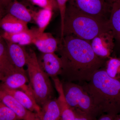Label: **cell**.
Here are the masks:
<instances>
[{"label":"cell","mask_w":120,"mask_h":120,"mask_svg":"<svg viewBox=\"0 0 120 120\" xmlns=\"http://www.w3.org/2000/svg\"><path fill=\"white\" fill-rule=\"evenodd\" d=\"M1 80H2V79H1V77H0V82L1 81Z\"/></svg>","instance_id":"33"},{"label":"cell","mask_w":120,"mask_h":120,"mask_svg":"<svg viewBox=\"0 0 120 120\" xmlns=\"http://www.w3.org/2000/svg\"><path fill=\"white\" fill-rule=\"evenodd\" d=\"M8 54L12 64L17 68L24 69L26 64L27 52L23 46L7 42Z\"/></svg>","instance_id":"14"},{"label":"cell","mask_w":120,"mask_h":120,"mask_svg":"<svg viewBox=\"0 0 120 120\" xmlns=\"http://www.w3.org/2000/svg\"><path fill=\"white\" fill-rule=\"evenodd\" d=\"M113 120H120V114H118L113 117Z\"/></svg>","instance_id":"29"},{"label":"cell","mask_w":120,"mask_h":120,"mask_svg":"<svg viewBox=\"0 0 120 120\" xmlns=\"http://www.w3.org/2000/svg\"><path fill=\"white\" fill-rule=\"evenodd\" d=\"M8 13L28 24L33 21L31 10L17 0H14L8 7Z\"/></svg>","instance_id":"18"},{"label":"cell","mask_w":120,"mask_h":120,"mask_svg":"<svg viewBox=\"0 0 120 120\" xmlns=\"http://www.w3.org/2000/svg\"><path fill=\"white\" fill-rule=\"evenodd\" d=\"M29 80L24 69L16 68L2 79L0 85L9 89L22 90L35 101L30 87L27 84Z\"/></svg>","instance_id":"7"},{"label":"cell","mask_w":120,"mask_h":120,"mask_svg":"<svg viewBox=\"0 0 120 120\" xmlns=\"http://www.w3.org/2000/svg\"><path fill=\"white\" fill-rule=\"evenodd\" d=\"M73 110L75 114V120H91L83 114L76 110Z\"/></svg>","instance_id":"26"},{"label":"cell","mask_w":120,"mask_h":120,"mask_svg":"<svg viewBox=\"0 0 120 120\" xmlns=\"http://www.w3.org/2000/svg\"><path fill=\"white\" fill-rule=\"evenodd\" d=\"M37 120H40V119H39V118H38V119Z\"/></svg>","instance_id":"34"},{"label":"cell","mask_w":120,"mask_h":120,"mask_svg":"<svg viewBox=\"0 0 120 120\" xmlns=\"http://www.w3.org/2000/svg\"><path fill=\"white\" fill-rule=\"evenodd\" d=\"M0 101L7 105L21 120H37V114L27 109L14 98L0 88Z\"/></svg>","instance_id":"10"},{"label":"cell","mask_w":120,"mask_h":120,"mask_svg":"<svg viewBox=\"0 0 120 120\" xmlns=\"http://www.w3.org/2000/svg\"><path fill=\"white\" fill-rule=\"evenodd\" d=\"M69 0H56L58 5V9L59 10L60 16L61 19V32L63 30L64 26V20L65 11L67 5V3Z\"/></svg>","instance_id":"25"},{"label":"cell","mask_w":120,"mask_h":120,"mask_svg":"<svg viewBox=\"0 0 120 120\" xmlns=\"http://www.w3.org/2000/svg\"><path fill=\"white\" fill-rule=\"evenodd\" d=\"M114 37L111 30L102 32L90 41L95 54L99 57L108 59L110 57L114 46Z\"/></svg>","instance_id":"8"},{"label":"cell","mask_w":120,"mask_h":120,"mask_svg":"<svg viewBox=\"0 0 120 120\" xmlns=\"http://www.w3.org/2000/svg\"><path fill=\"white\" fill-rule=\"evenodd\" d=\"M82 86L91 98L98 113H106L113 117L120 114V79L110 77L102 68Z\"/></svg>","instance_id":"2"},{"label":"cell","mask_w":120,"mask_h":120,"mask_svg":"<svg viewBox=\"0 0 120 120\" xmlns=\"http://www.w3.org/2000/svg\"><path fill=\"white\" fill-rule=\"evenodd\" d=\"M26 65L29 79V85L35 100L40 106L53 99V89L49 77L43 71L39 64L35 52H27Z\"/></svg>","instance_id":"4"},{"label":"cell","mask_w":120,"mask_h":120,"mask_svg":"<svg viewBox=\"0 0 120 120\" xmlns=\"http://www.w3.org/2000/svg\"><path fill=\"white\" fill-rule=\"evenodd\" d=\"M33 29L34 35L32 44L34 45L41 53H54L57 51L59 41L51 33L40 32L38 28Z\"/></svg>","instance_id":"11"},{"label":"cell","mask_w":120,"mask_h":120,"mask_svg":"<svg viewBox=\"0 0 120 120\" xmlns=\"http://www.w3.org/2000/svg\"><path fill=\"white\" fill-rule=\"evenodd\" d=\"M14 0H0V5L4 7H8Z\"/></svg>","instance_id":"27"},{"label":"cell","mask_w":120,"mask_h":120,"mask_svg":"<svg viewBox=\"0 0 120 120\" xmlns=\"http://www.w3.org/2000/svg\"><path fill=\"white\" fill-rule=\"evenodd\" d=\"M105 1L110 4H112L114 2H116L117 0H104Z\"/></svg>","instance_id":"30"},{"label":"cell","mask_w":120,"mask_h":120,"mask_svg":"<svg viewBox=\"0 0 120 120\" xmlns=\"http://www.w3.org/2000/svg\"><path fill=\"white\" fill-rule=\"evenodd\" d=\"M53 11L50 9L44 8L37 11L31 10L32 19L37 24L39 32H45L52 19Z\"/></svg>","instance_id":"20"},{"label":"cell","mask_w":120,"mask_h":120,"mask_svg":"<svg viewBox=\"0 0 120 120\" xmlns=\"http://www.w3.org/2000/svg\"><path fill=\"white\" fill-rule=\"evenodd\" d=\"M0 120H21L8 107L0 101Z\"/></svg>","instance_id":"23"},{"label":"cell","mask_w":120,"mask_h":120,"mask_svg":"<svg viewBox=\"0 0 120 120\" xmlns=\"http://www.w3.org/2000/svg\"><path fill=\"white\" fill-rule=\"evenodd\" d=\"M34 35L32 28L16 33L4 32L2 34V37L7 42L24 46L32 44Z\"/></svg>","instance_id":"17"},{"label":"cell","mask_w":120,"mask_h":120,"mask_svg":"<svg viewBox=\"0 0 120 120\" xmlns=\"http://www.w3.org/2000/svg\"><path fill=\"white\" fill-rule=\"evenodd\" d=\"M58 95L57 99L61 113V120H75L74 111L67 103L65 98L62 82L57 77L52 78Z\"/></svg>","instance_id":"12"},{"label":"cell","mask_w":120,"mask_h":120,"mask_svg":"<svg viewBox=\"0 0 120 120\" xmlns=\"http://www.w3.org/2000/svg\"><path fill=\"white\" fill-rule=\"evenodd\" d=\"M0 88L11 94L27 109L36 114L41 111V107L34 99L25 92L20 90L6 88L0 85Z\"/></svg>","instance_id":"13"},{"label":"cell","mask_w":120,"mask_h":120,"mask_svg":"<svg viewBox=\"0 0 120 120\" xmlns=\"http://www.w3.org/2000/svg\"><path fill=\"white\" fill-rule=\"evenodd\" d=\"M41 107L40 112L37 114L41 120H61L60 110L57 99H50Z\"/></svg>","instance_id":"15"},{"label":"cell","mask_w":120,"mask_h":120,"mask_svg":"<svg viewBox=\"0 0 120 120\" xmlns=\"http://www.w3.org/2000/svg\"><path fill=\"white\" fill-rule=\"evenodd\" d=\"M109 30V20L99 19L84 14L67 4L60 38L71 35L90 41L97 35Z\"/></svg>","instance_id":"3"},{"label":"cell","mask_w":120,"mask_h":120,"mask_svg":"<svg viewBox=\"0 0 120 120\" xmlns=\"http://www.w3.org/2000/svg\"><path fill=\"white\" fill-rule=\"evenodd\" d=\"M98 120H113V117L107 114L101 116Z\"/></svg>","instance_id":"28"},{"label":"cell","mask_w":120,"mask_h":120,"mask_svg":"<svg viewBox=\"0 0 120 120\" xmlns=\"http://www.w3.org/2000/svg\"><path fill=\"white\" fill-rule=\"evenodd\" d=\"M62 84L65 98L68 105L73 110L83 114L92 120L98 112L91 98L82 85L65 82Z\"/></svg>","instance_id":"5"},{"label":"cell","mask_w":120,"mask_h":120,"mask_svg":"<svg viewBox=\"0 0 120 120\" xmlns=\"http://www.w3.org/2000/svg\"><path fill=\"white\" fill-rule=\"evenodd\" d=\"M68 4L84 14L109 20L112 4L104 0H69Z\"/></svg>","instance_id":"6"},{"label":"cell","mask_w":120,"mask_h":120,"mask_svg":"<svg viewBox=\"0 0 120 120\" xmlns=\"http://www.w3.org/2000/svg\"><path fill=\"white\" fill-rule=\"evenodd\" d=\"M109 23L115 40L120 43V0L112 4Z\"/></svg>","instance_id":"19"},{"label":"cell","mask_w":120,"mask_h":120,"mask_svg":"<svg viewBox=\"0 0 120 120\" xmlns=\"http://www.w3.org/2000/svg\"><path fill=\"white\" fill-rule=\"evenodd\" d=\"M38 58L41 68L49 77L52 78L61 75L62 61L60 56L55 52L41 53Z\"/></svg>","instance_id":"9"},{"label":"cell","mask_w":120,"mask_h":120,"mask_svg":"<svg viewBox=\"0 0 120 120\" xmlns=\"http://www.w3.org/2000/svg\"><path fill=\"white\" fill-rule=\"evenodd\" d=\"M106 73L113 79H120V57H110L105 64Z\"/></svg>","instance_id":"22"},{"label":"cell","mask_w":120,"mask_h":120,"mask_svg":"<svg viewBox=\"0 0 120 120\" xmlns=\"http://www.w3.org/2000/svg\"><path fill=\"white\" fill-rule=\"evenodd\" d=\"M1 38H2V37L0 35V41H1Z\"/></svg>","instance_id":"32"},{"label":"cell","mask_w":120,"mask_h":120,"mask_svg":"<svg viewBox=\"0 0 120 120\" xmlns=\"http://www.w3.org/2000/svg\"><path fill=\"white\" fill-rule=\"evenodd\" d=\"M0 28L5 32L16 33L28 30L27 23L8 13L0 19Z\"/></svg>","instance_id":"16"},{"label":"cell","mask_w":120,"mask_h":120,"mask_svg":"<svg viewBox=\"0 0 120 120\" xmlns=\"http://www.w3.org/2000/svg\"><path fill=\"white\" fill-rule=\"evenodd\" d=\"M1 15H2V12H1V10L0 9V18L1 17Z\"/></svg>","instance_id":"31"},{"label":"cell","mask_w":120,"mask_h":120,"mask_svg":"<svg viewBox=\"0 0 120 120\" xmlns=\"http://www.w3.org/2000/svg\"><path fill=\"white\" fill-rule=\"evenodd\" d=\"M57 52L62 62L60 75L65 82H89L107 60L95 54L90 41L71 35L60 38Z\"/></svg>","instance_id":"1"},{"label":"cell","mask_w":120,"mask_h":120,"mask_svg":"<svg viewBox=\"0 0 120 120\" xmlns=\"http://www.w3.org/2000/svg\"><path fill=\"white\" fill-rule=\"evenodd\" d=\"M16 68L9 59L7 45L0 41V77L2 80Z\"/></svg>","instance_id":"21"},{"label":"cell","mask_w":120,"mask_h":120,"mask_svg":"<svg viewBox=\"0 0 120 120\" xmlns=\"http://www.w3.org/2000/svg\"><path fill=\"white\" fill-rule=\"evenodd\" d=\"M33 4L42 8L50 9L52 11L58 9L56 0H28Z\"/></svg>","instance_id":"24"}]
</instances>
